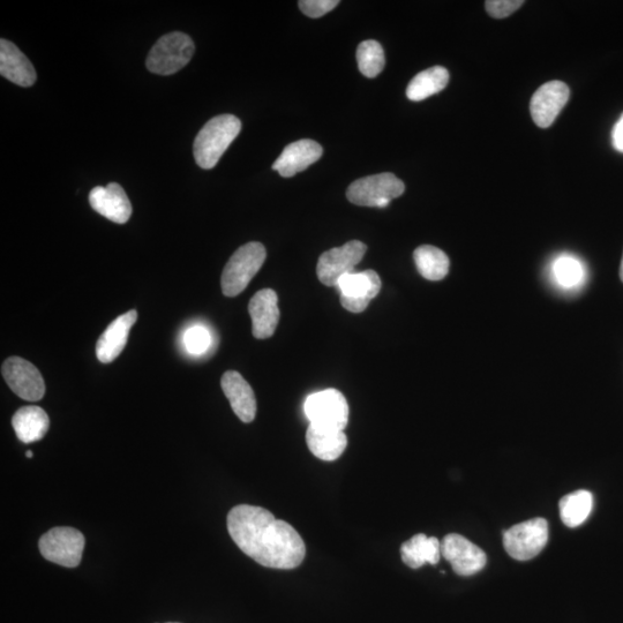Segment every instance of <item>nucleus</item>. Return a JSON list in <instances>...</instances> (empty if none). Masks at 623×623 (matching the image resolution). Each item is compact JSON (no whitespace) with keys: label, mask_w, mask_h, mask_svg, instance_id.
<instances>
[{"label":"nucleus","mask_w":623,"mask_h":623,"mask_svg":"<svg viewBox=\"0 0 623 623\" xmlns=\"http://www.w3.org/2000/svg\"><path fill=\"white\" fill-rule=\"evenodd\" d=\"M228 530L235 544L259 565L295 569L306 555L304 540L289 523L277 520L269 510L239 505L230 510Z\"/></svg>","instance_id":"nucleus-1"},{"label":"nucleus","mask_w":623,"mask_h":623,"mask_svg":"<svg viewBox=\"0 0 623 623\" xmlns=\"http://www.w3.org/2000/svg\"><path fill=\"white\" fill-rule=\"evenodd\" d=\"M242 131V122L234 115L210 119L194 140L193 154L200 168L213 169Z\"/></svg>","instance_id":"nucleus-2"},{"label":"nucleus","mask_w":623,"mask_h":623,"mask_svg":"<svg viewBox=\"0 0 623 623\" xmlns=\"http://www.w3.org/2000/svg\"><path fill=\"white\" fill-rule=\"evenodd\" d=\"M266 258L267 252L261 243L252 242L239 247L223 270L221 285L224 296L242 294L264 266Z\"/></svg>","instance_id":"nucleus-3"},{"label":"nucleus","mask_w":623,"mask_h":623,"mask_svg":"<svg viewBox=\"0 0 623 623\" xmlns=\"http://www.w3.org/2000/svg\"><path fill=\"white\" fill-rule=\"evenodd\" d=\"M194 50L189 35L180 32L164 35L150 50L146 60L147 69L160 75L177 73L190 63Z\"/></svg>","instance_id":"nucleus-4"},{"label":"nucleus","mask_w":623,"mask_h":623,"mask_svg":"<svg viewBox=\"0 0 623 623\" xmlns=\"http://www.w3.org/2000/svg\"><path fill=\"white\" fill-rule=\"evenodd\" d=\"M305 415L313 426L344 431L349 423V404L337 389H326L307 397Z\"/></svg>","instance_id":"nucleus-5"},{"label":"nucleus","mask_w":623,"mask_h":623,"mask_svg":"<svg viewBox=\"0 0 623 623\" xmlns=\"http://www.w3.org/2000/svg\"><path fill=\"white\" fill-rule=\"evenodd\" d=\"M405 185L390 172L356 180L347 191L351 204L362 207L385 208L395 198L401 197Z\"/></svg>","instance_id":"nucleus-6"},{"label":"nucleus","mask_w":623,"mask_h":623,"mask_svg":"<svg viewBox=\"0 0 623 623\" xmlns=\"http://www.w3.org/2000/svg\"><path fill=\"white\" fill-rule=\"evenodd\" d=\"M85 544V537L79 530L57 527L45 532L39 547L45 560L66 568H75L80 565Z\"/></svg>","instance_id":"nucleus-7"},{"label":"nucleus","mask_w":623,"mask_h":623,"mask_svg":"<svg viewBox=\"0 0 623 623\" xmlns=\"http://www.w3.org/2000/svg\"><path fill=\"white\" fill-rule=\"evenodd\" d=\"M549 540V523L542 517L514 525L504 532V546L515 560L528 561L544 550Z\"/></svg>","instance_id":"nucleus-8"},{"label":"nucleus","mask_w":623,"mask_h":623,"mask_svg":"<svg viewBox=\"0 0 623 623\" xmlns=\"http://www.w3.org/2000/svg\"><path fill=\"white\" fill-rule=\"evenodd\" d=\"M367 246L359 240L351 242L320 255L317 267L318 279L327 287H337L344 275L354 273L363 260Z\"/></svg>","instance_id":"nucleus-9"},{"label":"nucleus","mask_w":623,"mask_h":623,"mask_svg":"<svg viewBox=\"0 0 623 623\" xmlns=\"http://www.w3.org/2000/svg\"><path fill=\"white\" fill-rule=\"evenodd\" d=\"M2 374L12 392L22 400L37 402L43 399L45 384L42 374L28 360L20 357L6 359Z\"/></svg>","instance_id":"nucleus-10"},{"label":"nucleus","mask_w":623,"mask_h":623,"mask_svg":"<svg viewBox=\"0 0 623 623\" xmlns=\"http://www.w3.org/2000/svg\"><path fill=\"white\" fill-rule=\"evenodd\" d=\"M341 291V304L351 313H362L371 300L379 295L381 280L374 270L344 275L337 283Z\"/></svg>","instance_id":"nucleus-11"},{"label":"nucleus","mask_w":623,"mask_h":623,"mask_svg":"<svg viewBox=\"0 0 623 623\" xmlns=\"http://www.w3.org/2000/svg\"><path fill=\"white\" fill-rule=\"evenodd\" d=\"M441 554L452 565L454 572L461 576L475 575L487 564L485 552L459 534H450L442 539Z\"/></svg>","instance_id":"nucleus-12"},{"label":"nucleus","mask_w":623,"mask_h":623,"mask_svg":"<svg viewBox=\"0 0 623 623\" xmlns=\"http://www.w3.org/2000/svg\"><path fill=\"white\" fill-rule=\"evenodd\" d=\"M570 96L569 87L562 81H550L532 96L530 102L531 117L535 124L547 129L565 108Z\"/></svg>","instance_id":"nucleus-13"},{"label":"nucleus","mask_w":623,"mask_h":623,"mask_svg":"<svg viewBox=\"0 0 623 623\" xmlns=\"http://www.w3.org/2000/svg\"><path fill=\"white\" fill-rule=\"evenodd\" d=\"M89 204L105 219L118 224L126 223L132 215L131 201L117 183L95 187L89 194Z\"/></svg>","instance_id":"nucleus-14"},{"label":"nucleus","mask_w":623,"mask_h":623,"mask_svg":"<svg viewBox=\"0 0 623 623\" xmlns=\"http://www.w3.org/2000/svg\"><path fill=\"white\" fill-rule=\"evenodd\" d=\"M249 312L255 339L272 337L280 321L279 297L272 289L260 290L250 300Z\"/></svg>","instance_id":"nucleus-15"},{"label":"nucleus","mask_w":623,"mask_h":623,"mask_svg":"<svg viewBox=\"0 0 623 623\" xmlns=\"http://www.w3.org/2000/svg\"><path fill=\"white\" fill-rule=\"evenodd\" d=\"M138 313L131 310L111 322L96 343V356L103 364H109L122 354Z\"/></svg>","instance_id":"nucleus-16"},{"label":"nucleus","mask_w":623,"mask_h":623,"mask_svg":"<svg viewBox=\"0 0 623 623\" xmlns=\"http://www.w3.org/2000/svg\"><path fill=\"white\" fill-rule=\"evenodd\" d=\"M324 149L317 141L304 139L284 148L279 159L273 164V169L284 178L294 177L320 160Z\"/></svg>","instance_id":"nucleus-17"},{"label":"nucleus","mask_w":623,"mask_h":623,"mask_svg":"<svg viewBox=\"0 0 623 623\" xmlns=\"http://www.w3.org/2000/svg\"><path fill=\"white\" fill-rule=\"evenodd\" d=\"M221 386L236 416L243 423H252L257 416V400L249 382L240 373L228 371L223 374Z\"/></svg>","instance_id":"nucleus-18"},{"label":"nucleus","mask_w":623,"mask_h":623,"mask_svg":"<svg viewBox=\"0 0 623 623\" xmlns=\"http://www.w3.org/2000/svg\"><path fill=\"white\" fill-rule=\"evenodd\" d=\"M0 74L13 84L30 87L35 84L37 75L27 56L14 43L0 41Z\"/></svg>","instance_id":"nucleus-19"},{"label":"nucleus","mask_w":623,"mask_h":623,"mask_svg":"<svg viewBox=\"0 0 623 623\" xmlns=\"http://www.w3.org/2000/svg\"><path fill=\"white\" fill-rule=\"evenodd\" d=\"M306 444L315 457L332 462L344 453L348 438L344 431L321 429L310 424L306 432Z\"/></svg>","instance_id":"nucleus-20"},{"label":"nucleus","mask_w":623,"mask_h":623,"mask_svg":"<svg viewBox=\"0 0 623 623\" xmlns=\"http://www.w3.org/2000/svg\"><path fill=\"white\" fill-rule=\"evenodd\" d=\"M12 426L21 442L32 444V442L42 440L48 433L50 419L42 408L29 405L15 412Z\"/></svg>","instance_id":"nucleus-21"},{"label":"nucleus","mask_w":623,"mask_h":623,"mask_svg":"<svg viewBox=\"0 0 623 623\" xmlns=\"http://www.w3.org/2000/svg\"><path fill=\"white\" fill-rule=\"evenodd\" d=\"M441 555L440 540L424 534L412 537L401 546L402 560L412 569H418L426 564L438 565Z\"/></svg>","instance_id":"nucleus-22"},{"label":"nucleus","mask_w":623,"mask_h":623,"mask_svg":"<svg viewBox=\"0 0 623 623\" xmlns=\"http://www.w3.org/2000/svg\"><path fill=\"white\" fill-rule=\"evenodd\" d=\"M449 82V73L445 67L434 66L416 75L407 88L408 99L420 102L442 92Z\"/></svg>","instance_id":"nucleus-23"},{"label":"nucleus","mask_w":623,"mask_h":623,"mask_svg":"<svg viewBox=\"0 0 623 623\" xmlns=\"http://www.w3.org/2000/svg\"><path fill=\"white\" fill-rule=\"evenodd\" d=\"M414 259L420 275L429 281L444 280L449 272V259L444 251L431 245L419 246Z\"/></svg>","instance_id":"nucleus-24"},{"label":"nucleus","mask_w":623,"mask_h":623,"mask_svg":"<svg viewBox=\"0 0 623 623\" xmlns=\"http://www.w3.org/2000/svg\"><path fill=\"white\" fill-rule=\"evenodd\" d=\"M594 507V497L589 491L580 490L565 495L560 500V516L568 528L580 527L588 520Z\"/></svg>","instance_id":"nucleus-25"},{"label":"nucleus","mask_w":623,"mask_h":623,"mask_svg":"<svg viewBox=\"0 0 623 623\" xmlns=\"http://www.w3.org/2000/svg\"><path fill=\"white\" fill-rule=\"evenodd\" d=\"M357 62L359 71L364 77L370 79L378 77L386 65L384 48L373 40L360 43L357 49Z\"/></svg>","instance_id":"nucleus-26"},{"label":"nucleus","mask_w":623,"mask_h":623,"mask_svg":"<svg viewBox=\"0 0 623 623\" xmlns=\"http://www.w3.org/2000/svg\"><path fill=\"white\" fill-rule=\"evenodd\" d=\"M554 280L566 289L580 287L584 281L585 270L580 260L572 255H562L553 264Z\"/></svg>","instance_id":"nucleus-27"},{"label":"nucleus","mask_w":623,"mask_h":623,"mask_svg":"<svg viewBox=\"0 0 623 623\" xmlns=\"http://www.w3.org/2000/svg\"><path fill=\"white\" fill-rule=\"evenodd\" d=\"M185 347L190 354H205L210 345V334L205 327L195 326L187 330L184 337Z\"/></svg>","instance_id":"nucleus-28"},{"label":"nucleus","mask_w":623,"mask_h":623,"mask_svg":"<svg viewBox=\"0 0 623 623\" xmlns=\"http://www.w3.org/2000/svg\"><path fill=\"white\" fill-rule=\"evenodd\" d=\"M339 4L337 0H302L298 3L300 11L313 19L324 17Z\"/></svg>","instance_id":"nucleus-29"},{"label":"nucleus","mask_w":623,"mask_h":623,"mask_svg":"<svg viewBox=\"0 0 623 623\" xmlns=\"http://www.w3.org/2000/svg\"><path fill=\"white\" fill-rule=\"evenodd\" d=\"M523 4V0H489L485 7L492 18L504 19L519 10Z\"/></svg>","instance_id":"nucleus-30"},{"label":"nucleus","mask_w":623,"mask_h":623,"mask_svg":"<svg viewBox=\"0 0 623 623\" xmlns=\"http://www.w3.org/2000/svg\"><path fill=\"white\" fill-rule=\"evenodd\" d=\"M612 144L618 152L623 153V114L612 131Z\"/></svg>","instance_id":"nucleus-31"},{"label":"nucleus","mask_w":623,"mask_h":623,"mask_svg":"<svg viewBox=\"0 0 623 623\" xmlns=\"http://www.w3.org/2000/svg\"><path fill=\"white\" fill-rule=\"evenodd\" d=\"M620 279L623 282V257H622L621 267H620Z\"/></svg>","instance_id":"nucleus-32"},{"label":"nucleus","mask_w":623,"mask_h":623,"mask_svg":"<svg viewBox=\"0 0 623 623\" xmlns=\"http://www.w3.org/2000/svg\"><path fill=\"white\" fill-rule=\"evenodd\" d=\"M26 456L28 457V459H32L34 454H33V452H30V450H28V452L26 453Z\"/></svg>","instance_id":"nucleus-33"},{"label":"nucleus","mask_w":623,"mask_h":623,"mask_svg":"<svg viewBox=\"0 0 623 623\" xmlns=\"http://www.w3.org/2000/svg\"><path fill=\"white\" fill-rule=\"evenodd\" d=\"M169 623H178V622H169Z\"/></svg>","instance_id":"nucleus-34"}]
</instances>
